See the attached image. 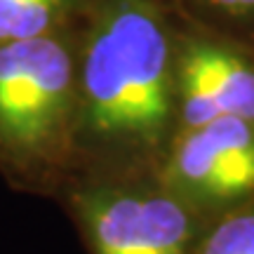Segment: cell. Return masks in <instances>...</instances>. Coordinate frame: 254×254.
Here are the masks:
<instances>
[{
	"label": "cell",
	"instance_id": "6da1fadb",
	"mask_svg": "<svg viewBox=\"0 0 254 254\" xmlns=\"http://www.w3.org/2000/svg\"><path fill=\"white\" fill-rule=\"evenodd\" d=\"M73 28V177L158 172L177 132L170 9L163 0H80Z\"/></svg>",
	"mask_w": 254,
	"mask_h": 254
},
{
	"label": "cell",
	"instance_id": "7a4b0ae2",
	"mask_svg": "<svg viewBox=\"0 0 254 254\" xmlns=\"http://www.w3.org/2000/svg\"><path fill=\"white\" fill-rule=\"evenodd\" d=\"M75 28L0 43V177L57 200L75 172Z\"/></svg>",
	"mask_w": 254,
	"mask_h": 254
},
{
	"label": "cell",
	"instance_id": "3957f363",
	"mask_svg": "<svg viewBox=\"0 0 254 254\" xmlns=\"http://www.w3.org/2000/svg\"><path fill=\"white\" fill-rule=\"evenodd\" d=\"M57 202L87 254H190L205 226L158 172L73 177Z\"/></svg>",
	"mask_w": 254,
	"mask_h": 254
},
{
	"label": "cell",
	"instance_id": "277c9868",
	"mask_svg": "<svg viewBox=\"0 0 254 254\" xmlns=\"http://www.w3.org/2000/svg\"><path fill=\"white\" fill-rule=\"evenodd\" d=\"M158 177L205 221L254 202V123L224 118L174 132Z\"/></svg>",
	"mask_w": 254,
	"mask_h": 254
},
{
	"label": "cell",
	"instance_id": "5b68a950",
	"mask_svg": "<svg viewBox=\"0 0 254 254\" xmlns=\"http://www.w3.org/2000/svg\"><path fill=\"white\" fill-rule=\"evenodd\" d=\"M174 104L177 132L224 118L254 123V45L174 19Z\"/></svg>",
	"mask_w": 254,
	"mask_h": 254
},
{
	"label": "cell",
	"instance_id": "8992f818",
	"mask_svg": "<svg viewBox=\"0 0 254 254\" xmlns=\"http://www.w3.org/2000/svg\"><path fill=\"white\" fill-rule=\"evenodd\" d=\"M80 0H0V43H14L68 26Z\"/></svg>",
	"mask_w": 254,
	"mask_h": 254
},
{
	"label": "cell",
	"instance_id": "52a82bcc",
	"mask_svg": "<svg viewBox=\"0 0 254 254\" xmlns=\"http://www.w3.org/2000/svg\"><path fill=\"white\" fill-rule=\"evenodd\" d=\"M174 19L254 45V0H163Z\"/></svg>",
	"mask_w": 254,
	"mask_h": 254
},
{
	"label": "cell",
	"instance_id": "ba28073f",
	"mask_svg": "<svg viewBox=\"0 0 254 254\" xmlns=\"http://www.w3.org/2000/svg\"><path fill=\"white\" fill-rule=\"evenodd\" d=\"M190 254H254V202L205 221Z\"/></svg>",
	"mask_w": 254,
	"mask_h": 254
}]
</instances>
